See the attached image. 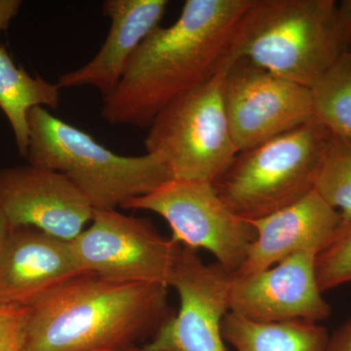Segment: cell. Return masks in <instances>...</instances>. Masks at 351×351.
<instances>
[{"label":"cell","mask_w":351,"mask_h":351,"mask_svg":"<svg viewBox=\"0 0 351 351\" xmlns=\"http://www.w3.org/2000/svg\"><path fill=\"white\" fill-rule=\"evenodd\" d=\"M121 208L158 214L170 226L171 239L195 250L211 252L230 274L242 267L256 239L251 221L237 216L208 182L173 179Z\"/></svg>","instance_id":"cell-7"},{"label":"cell","mask_w":351,"mask_h":351,"mask_svg":"<svg viewBox=\"0 0 351 351\" xmlns=\"http://www.w3.org/2000/svg\"><path fill=\"white\" fill-rule=\"evenodd\" d=\"M180 245L163 237L151 219L126 216L117 209H94L91 226L71 241L82 274L168 287Z\"/></svg>","instance_id":"cell-8"},{"label":"cell","mask_w":351,"mask_h":351,"mask_svg":"<svg viewBox=\"0 0 351 351\" xmlns=\"http://www.w3.org/2000/svg\"><path fill=\"white\" fill-rule=\"evenodd\" d=\"M78 274L71 242L31 226L12 228L0 260V304L31 308Z\"/></svg>","instance_id":"cell-13"},{"label":"cell","mask_w":351,"mask_h":351,"mask_svg":"<svg viewBox=\"0 0 351 351\" xmlns=\"http://www.w3.org/2000/svg\"><path fill=\"white\" fill-rule=\"evenodd\" d=\"M314 191L339 212L341 226L351 223V140L332 134L316 176Z\"/></svg>","instance_id":"cell-19"},{"label":"cell","mask_w":351,"mask_h":351,"mask_svg":"<svg viewBox=\"0 0 351 351\" xmlns=\"http://www.w3.org/2000/svg\"><path fill=\"white\" fill-rule=\"evenodd\" d=\"M166 0H106L104 16L110 18V32L98 54L86 64L58 78L60 89L93 86L108 96L121 80L129 60L162 19Z\"/></svg>","instance_id":"cell-15"},{"label":"cell","mask_w":351,"mask_h":351,"mask_svg":"<svg viewBox=\"0 0 351 351\" xmlns=\"http://www.w3.org/2000/svg\"><path fill=\"white\" fill-rule=\"evenodd\" d=\"M348 51H350V52H351V38H350V46H348Z\"/></svg>","instance_id":"cell-24"},{"label":"cell","mask_w":351,"mask_h":351,"mask_svg":"<svg viewBox=\"0 0 351 351\" xmlns=\"http://www.w3.org/2000/svg\"><path fill=\"white\" fill-rule=\"evenodd\" d=\"M251 223L256 239L243 265L232 276L270 269L298 252L319 255L336 239L341 216L313 191L299 202Z\"/></svg>","instance_id":"cell-14"},{"label":"cell","mask_w":351,"mask_h":351,"mask_svg":"<svg viewBox=\"0 0 351 351\" xmlns=\"http://www.w3.org/2000/svg\"><path fill=\"white\" fill-rule=\"evenodd\" d=\"M314 119L351 140V52L348 51L309 88Z\"/></svg>","instance_id":"cell-18"},{"label":"cell","mask_w":351,"mask_h":351,"mask_svg":"<svg viewBox=\"0 0 351 351\" xmlns=\"http://www.w3.org/2000/svg\"><path fill=\"white\" fill-rule=\"evenodd\" d=\"M230 276L218 263L206 265L197 250L180 245L170 286L180 298L179 313L131 351H226L221 321L230 313Z\"/></svg>","instance_id":"cell-10"},{"label":"cell","mask_w":351,"mask_h":351,"mask_svg":"<svg viewBox=\"0 0 351 351\" xmlns=\"http://www.w3.org/2000/svg\"><path fill=\"white\" fill-rule=\"evenodd\" d=\"M325 351H351V318L329 336Z\"/></svg>","instance_id":"cell-22"},{"label":"cell","mask_w":351,"mask_h":351,"mask_svg":"<svg viewBox=\"0 0 351 351\" xmlns=\"http://www.w3.org/2000/svg\"><path fill=\"white\" fill-rule=\"evenodd\" d=\"M316 274L322 292L351 282V223L316 258Z\"/></svg>","instance_id":"cell-20"},{"label":"cell","mask_w":351,"mask_h":351,"mask_svg":"<svg viewBox=\"0 0 351 351\" xmlns=\"http://www.w3.org/2000/svg\"><path fill=\"white\" fill-rule=\"evenodd\" d=\"M167 289L78 274L29 308L25 351H131L176 315Z\"/></svg>","instance_id":"cell-2"},{"label":"cell","mask_w":351,"mask_h":351,"mask_svg":"<svg viewBox=\"0 0 351 351\" xmlns=\"http://www.w3.org/2000/svg\"><path fill=\"white\" fill-rule=\"evenodd\" d=\"M29 308L0 304V351H25Z\"/></svg>","instance_id":"cell-21"},{"label":"cell","mask_w":351,"mask_h":351,"mask_svg":"<svg viewBox=\"0 0 351 351\" xmlns=\"http://www.w3.org/2000/svg\"><path fill=\"white\" fill-rule=\"evenodd\" d=\"M351 22L334 0H251L233 34L228 61L245 58L311 88L348 51Z\"/></svg>","instance_id":"cell-3"},{"label":"cell","mask_w":351,"mask_h":351,"mask_svg":"<svg viewBox=\"0 0 351 351\" xmlns=\"http://www.w3.org/2000/svg\"><path fill=\"white\" fill-rule=\"evenodd\" d=\"M223 103L239 152L314 119L311 89L245 58L232 62L223 82Z\"/></svg>","instance_id":"cell-9"},{"label":"cell","mask_w":351,"mask_h":351,"mask_svg":"<svg viewBox=\"0 0 351 351\" xmlns=\"http://www.w3.org/2000/svg\"><path fill=\"white\" fill-rule=\"evenodd\" d=\"M251 0H188L170 27L159 25L129 60L104 98L101 115L114 125L149 127L173 101L228 63L233 34Z\"/></svg>","instance_id":"cell-1"},{"label":"cell","mask_w":351,"mask_h":351,"mask_svg":"<svg viewBox=\"0 0 351 351\" xmlns=\"http://www.w3.org/2000/svg\"><path fill=\"white\" fill-rule=\"evenodd\" d=\"M317 254L301 251L263 271L230 276V311L256 322L317 323L331 314L316 274Z\"/></svg>","instance_id":"cell-11"},{"label":"cell","mask_w":351,"mask_h":351,"mask_svg":"<svg viewBox=\"0 0 351 351\" xmlns=\"http://www.w3.org/2000/svg\"><path fill=\"white\" fill-rule=\"evenodd\" d=\"M230 64L170 104L149 127L145 149L162 157L175 180L213 184L239 154L223 103Z\"/></svg>","instance_id":"cell-6"},{"label":"cell","mask_w":351,"mask_h":351,"mask_svg":"<svg viewBox=\"0 0 351 351\" xmlns=\"http://www.w3.org/2000/svg\"><path fill=\"white\" fill-rule=\"evenodd\" d=\"M330 135L317 120H309L239 152L213 186L226 205L247 221L280 211L314 191Z\"/></svg>","instance_id":"cell-5"},{"label":"cell","mask_w":351,"mask_h":351,"mask_svg":"<svg viewBox=\"0 0 351 351\" xmlns=\"http://www.w3.org/2000/svg\"><path fill=\"white\" fill-rule=\"evenodd\" d=\"M0 210L11 228L31 226L71 242L94 208L68 178L29 164L0 169Z\"/></svg>","instance_id":"cell-12"},{"label":"cell","mask_w":351,"mask_h":351,"mask_svg":"<svg viewBox=\"0 0 351 351\" xmlns=\"http://www.w3.org/2000/svg\"><path fill=\"white\" fill-rule=\"evenodd\" d=\"M60 88L40 75L32 76L22 66H15L6 50L0 45V108L12 127L21 156L29 149V113L36 107L57 108Z\"/></svg>","instance_id":"cell-17"},{"label":"cell","mask_w":351,"mask_h":351,"mask_svg":"<svg viewBox=\"0 0 351 351\" xmlns=\"http://www.w3.org/2000/svg\"><path fill=\"white\" fill-rule=\"evenodd\" d=\"M223 341L237 351H325L329 334L317 323H263L228 313L221 321Z\"/></svg>","instance_id":"cell-16"},{"label":"cell","mask_w":351,"mask_h":351,"mask_svg":"<svg viewBox=\"0 0 351 351\" xmlns=\"http://www.w3.org/2000/svg\"><path fill=\"white\" fill-rule=\"evenodd\" d=\"M12 228L9 226L8 221L0 210V260H1L3 252L5 250L7 241H8L9 235H10Z\"/></svg>","instance_id":"cell-23"},{"label":"cell","mask_w":351,"mask_h":351,"mask_svg":"<svg viewBox=\"0 0 351 351\" xmlns=\"http://www.w3.org/2000/svg\"><path fill=\"white\" fill-rule=\"evenodd\" d=\"M29 165L60 173L94 209H117L174 179L158 154L123 156L91 135L36 107L29 113Z\"/></svg>","instance_id":"cell-4"}]
</instances>
